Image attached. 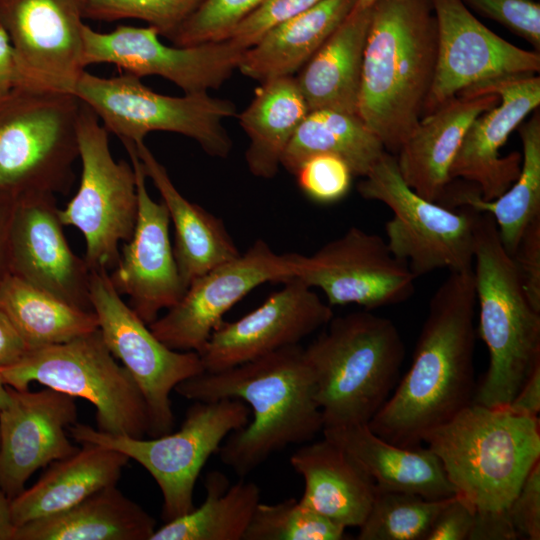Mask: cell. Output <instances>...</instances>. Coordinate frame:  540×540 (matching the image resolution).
I'll return each instance as SVG.
<instances>
[{"mask_svg": "<svg viewBox=\"0 0 540 540\" xmlns=\"http://www.w3.org/2000/svg\"><path fill=\"white\" fill-rule=\"evenodd\" d=\"M16 197L0 192V281L9 273L8 227Z\"/></svg>", "mask_w": 540, "mask_h": 540, "instance_id": "cell-51", "label": "cell"}, {"mask_svg": "<svg viewBox=\"0 0 540 540\" xmlns=\"http://www.w3.org/2000/svg\"><path fill=\"white\" fill-rule=\"evenodd\" d=\"M505 408L519 416L538 418L540 411V365L533 370Z\"/></svg>", "mask_w": 540, "mask_h": 540, "instance_id": "cell-49", "label": "cell"}, {"mask_svg": "<svg viewBox=\"0 0 540 540\" xmlns=\"http://www.w3.org/2000/svg\"><path fill=\"white\" fill-rule=\"evenodd\" d=\"M493 93L499 102L477 116L468 127L450 168L451 179L474 184L481 198L493 200L518 178L521 155L502 157L499 150L509 134L540 104V77L536 74L503 77L469 88L459 95Z\"/></svg>", "mask_w": 540, "mask_h": 540, "instance_id": "cell-22", "label": "cell"}, {"mask_svg": "<svg viewBox=\"0 0 540 540\" xmlns=\"http://www.w3.org/2000/svg\"><path fill=\"white\" fill-rule=\"evenodd\" d=\"M15 526L11 517L10 499L0 487V540H13Z\"/></svg>", "mask_w": 540, "mask_h": 540, "instance_id": "cell-52", "label": "cell"}, {"mask_svg": "<svg viewBox=\"0 0 540 540\" xmlns=\"http://www.w3.org/2000/svg\"><path fill=\"white\" fill-rule=\"evenodd\" d=\"M437 23L431 0L371 5L358 116L396 154L417 127L434 78Z\"/></svg>", "mask_w": 540, "mask_h": 540, "instance_id": "cell-3", "label": "cell"}, {"mask_svg": "<svg viewBox=\"0 0 540 540\" xmlns=\"http://www.w3.org/2000/svg\"><path fill=\"white\" fill-rule=\"evenodd\" d=\"M356 3L357 0H321L271 28L243 52L239 71L260 82L294 76L347 18Z\"/></svg>", "mask_w": 540, "mask_h": 540, "instance_id": "cell-31", "label": "cell"}, {"mask_svg": "<svg viewBox=\"0 0 540 540\" xmlns=\"http://www.w3.org/2000/svg\"><path fill=\"white\" fill-rule=\"evenodd\" d=\"M507 513L520 538L540 539V460L524 479Z\"/></svg>", "mask_w": 540, "mask_h": 540, "instance_id": "cell-44", "label": "cell"}, {"mask_svg": "<svg viewBox=\"0 0 540 540\" xmlns=\"http://www.w3.org/2000/svg\"><path fill=\"white\" fill-rule=\"evenodd\" d=\"M7 389L10 400L0 410V487L11 500L36 470L79 448L66 434L77 421L74 397L49 387Z\"/></svg>", "mask_w": 540, "mask_h": 540, "instance_id": "cell-23", "label": "cell"}, {"mask_svg": "<svg viewBox=\"0 0 540 540\" xmlns=\"http://www.w3.org/2000/svg\"><path fill=\"white\" fill-rule=\"evenodd\" d=\"M357 190L364 199L379 201L393 212L385 224L387 245L417 278L437 269L473 268L480 212L466 205L455 210L421 197L404 182L396 156L387 151Z\"/></svg>", "mask_w": 540, "mask_h": 540, "instance_id": "cell-11", "label": "cell"}, {"mask_svg": "<svg viewBox=\"0 0 540 540\" xmlns=\"http://www.w3.org/2000/svg\"><path fill=\"white\" fill-rule=\"evenodd\" d=\"M376 0H357L355 8H366L371 6Z\"/></svg>", "mask_w": 540, "mask_h": 540, "instance_id": "cell-54", "label": "cell"}, {"mask_svg": "<svg viewBox=\"0 0 540 540\" xmlns=\"http://www.w3.org/2000/svg\"><path fill=\"white\" fill-rule=\"evenodd\" d=\"M10 397L7 385L3 382L0 374V410L5 408L9 403Z\"/></svg>", "mask_w": 540, "mask_h": 540, "instance_id": "cell-53", "label": "cell"}, {"mask_svg": "<svg viewBox=\"0 0 540 540\" xmlns=\"http://www.w3.org/2000/svg\"><path fill=\"white\" fill-rule=\"evenodd\" d=\"M345 529L299 501L288 499L259 503L243 540H341Z\"/></svg>", "mask_w": 540, "mask_h": 540, "instance_id": "cell-38", "label": "cell"}, {"mask_svg": "<svg viewBox=\"0 0 540 540\" xmlns=\"http://www.w3.org/2000/svg\"><path fill=\"white\" fill-rule=\"evenodd\" d=\"M73 95L121 142L136 143L148 133L165 131L195 140L212 157L226 158L231 152L232 141L223 126L225 119L237 115L230 100L208 93L162 95L128 73L106 78L86 70Z\"/></svg>", "mask_w": 540, "mask_h": 540, "instance_id": "cell-10", "label": "cell"}, {"mask_svg": "<svg viewBox=\"0 0 540 540\" xmlns=\"http://www.w3.org/2000/svg\"><path fill=\"white\" fill-rule=\"evenodd\" d=\"M85 0H0L19 87L73 94L85 71Z\"/></svg>", "mask_w": 540, "mask_h": 540, "instance_id": "cell-16", "label": "cell"}, {"mask_svg": "<svg viewBox=\"0 0 540 540\" xmlns=\"http://www.w3.org/2000/svg\"><path fill=\"white\" fill-rule=\"evenodd\" d=\"M371 6L354 8L295 77L309 110L358 115Z\"/></svg>", "mask_w": 540, "mask_h": 540, "instance_id": "cell-29", "label": "cell"}, {"mask_svg": "<svg viewBox=\"0 0 540 540\" xmlns=\"http://www.w3.org/2000/svg\"><path fill=\"white\" fill-rule=\"evenodd\" d=\"M474 516L472 505L456 493L436 515L425 540H468Z\"/></svg>", "mask_w": 540, "mask_h": 540, "instance_id": "cell-46", "label": "cell"}, {"mask_svg": "<svg viewBox=\"0 0 540 540\" xmlns=\"http://www.w3.org/2000/svg\"><path fill=\"white\" fill-rule=\"evenodd\" d=\"M81 160L80 185L64 209L63 225L76 227L85 239V261L90 270H113L120 258V242L128 241L138 213L134 168L115 161L108 131L95 112L81 102L78 125Z\"/></svg>", "mask_w": 540, "mask_h": 540, "instance_id": "cell-12", "label": "cell"}, {"mask_svg": "<svg viewBox=\"0 0 540 540\" xmlns=\"http://www.w3.org/2000/svg\"><path fill=\"white\" fill-rule=\"evenodd\" d=\"M294 175L302 192L322 204L335 203L344 198L354 176L342 158L325 153L305 159Z\"/></svg>", "mask_w": 540, "mask_h": 540, "instance_id": "cell-41", "label": "cell"}, {"mask_svg": "<svg viewBox=\"0 0 540 540\" xmlns=\"http://www.w3.org/2000/svg\"><path fill=\"white\" fill-rule=\"evenodd\" d=\"M84 64H114L136 77L160 76L184 94L219 88L238 69L244 49L229 40L168 46L151 26L120 25L109 33L83 26Z\"/></svg>", "mask_w": 540, "mask_h": 540, "instance_id": "cell-17", "label": "cell"}, {"mask_svg": "<svg viewBox=\"0 0 540 540\" xmlns=\"http://www.w3.org/2000/svg\"><path fill=\"white\" fill-rule=\"evenodd\" d=\"M205 0H85L84 18L113 22L138 19L168 38Z\"/></svg>", "mask_w": 540, "mask_h": 540, "instance_id": "cell-39", "label": "cell"}, {"mask_svg": "<svg viewBox=\"0 0 540 540\" xmlns=\"http://www.w3.org/2000/svg\"><path fill=\"white\" fill-rule=\"evenodd\" d=\"M155 519L116 485L15 528L13 540H150Z\"/></svg>", "mask_w": 540, "mask_h": 540, "instance_id": "cell-30", "label": "cell"}, {"mask_svg": "<svg viewBox=\"0 0 540 540\" xmlns=\"http://www.w3.org/2000/svg\"><path fill=\"white\" fill-rule=\"evenodd\" d=\"M55 195L17 197L8 227L9 273L77 308L93 311L90 268L64 235Z\"/></svg>", "mask_w": 540, "mask_h": 540, "instance_id": "cell-19", "label": "cell"}, {"mask_svg": "<svg viewBox=\"0 0 540 540\" xmlns=\"http://www.w3.org/2000/svg\"><path fill=\"white\" fill-rule=\"evenodd\" d=\"M265 0H205L167 39L175 46L222 41Z\"/></svg>", "mask_w": 540, "mask_h": 540, "instance_id": "cell-40", "label": "cell"}, {"mask_svg": "<svg viewBox=\"0 0 540 540\" xmlns=\"http://www.w3.org/2000/svg\"><path fill=\"white\" fill-rule=\"evenodd\" d=\"M296 253H276L262 239L193 281L167 313L149 324L166 346L198 354L225 313L253 289L294 277Z\"/></svg>", "mask_w": 540, "mask_h": 540, "instance_id": "cell-15", "label": "cell"}, {"mask_svg": "<svg viewBox=\"0 0 540 540\" xmlns=\"http://www.w3.org/2000/svg\"><path fill=\"white\" fill-rule=\"evenodd\" d=\"M450 498V497H449ZM448 498L380 490L360 525L359 540H425L430 527Z\"/></svg>", "mask_w": 540, "mask_h": 540, "instance_id": "cell-37", "label": "cell"}, {"mask_svg": "<svg viewBox=\"0 0 540 540\" xmlns=\"http://www.w3.org/2000/svg\"><path fill=\"white\" fill-rule=\"evenodd\" d=\"M512 258L529 302L540 312V218L526 228Z\"/></svg>", "mask_w": 540, "mask_h": 540, "instance_id": "cell-45", "label": "cell"}, {"mask_svg": "<svg viewBox=\"0 0 540 540\" xmlns=\"http://www.w3.org/2000/svg\"><path fill=\"white\" fill-rule=\"evenodd\" d=\"M122 144L136 176L138 213L133 234L123 244L110 278L116 290L128 296V305L149 325L162 309H169L181 299L186 287L170 241L168 210L162 201L150 197L134 142Z\"/></svg>", "mask_w": 540, "mask_h": 540, "instance_id": "cell-21", "label": "cell"}, {"mask_svg": "<svg viewBox=\"0 0 540 540\" xmlns=\"http://www.w3.org/2000/svg\"><path fill=\"white\" fill-rule=\"evenodd\" d=\"M431 3L437 23V58L423 116L469 88L540 71L539 52L519 48L489 30L462 0Z\"/></svg>", "mask_w": 540, "mask_h": 540, "instance_id": "cell-18", "label": "cell"}, {"mask_svg": "<svg viewBox=\"0 0 540 540\" xmlns=\"http://www.w3.org/2000/svg\"><path fill=\"white\" fill-rule=\"evenodd\" d=\"M145 174L159 191L175 231L173 247L181 279L186 287L214 267L240 252L223 221L188 201L175 187L165 167L144 141L134 143Z\"/></svg>", "mask_w": 540, "mask_h": 540, "instance_id": "cell-27", "label": "cell"}, {"mask_svg": "<svg viewBox=\"0 0 540 540\" xmlns=\"http://www.w3.org/2000/svg\"><path fill=\"white\" fill-rule=\"evenodd\" d=\"M386 152L380 139L357 114L329 109L311 110L294 133L281 166L294 174L316 154L342 158L354 176L364 177Z\"/></svg>", "mask_w": 540, "mask_h": 540, "instance_id": "cell-34", "label": "cell"}, {"mask_svg": "<svg viewBox=\"0 0 540 540\" xmlns=\"http://www.w3.org/2000/svg\"><path fill=\"white\" fill-rule=\"evenodd\" d=\"M20 77L14 49L7 32L0 27V98L19 87Z\"/></svg>", "mask_w": 540, "mask_h": 540, "instance_id": "cell-50", "label": "cell"}, {"mask_svg": "<svg viewBox=\"0 0 540 540\" xmlns=\"http://www.w3.org/2000/svg\"><path fill=\"white\" fill-rule=\"evenodd\" d=\"M324 438L347 451L380 490L439 500L457 492L437 455L421 445L405 447L375 434L367 424L323 428Z\"/></svg>", "mask_w": 540, "mask_h": 540, "instance_id": "cell-26", "label": "cell"}, {"mask_svg": "<svg viewBox=\"0 0 540 540\" xmlns=\"http://www.w3.org/2000/svg\"><path fill=\"white\" fill-rule=\"evenodd\" d=\"M249 416V407L237 399L195 401L177 432L147 440L77 422L69 431L80 444L118 451L143 466L160 488L162 518L167 522L194 509V487L203 466L231 432L249 422Z\"/></svg>", "mask_w": 540, "mask_h": 540, "instance_id": "cell-9", "label": "cell"}, {"mask_svg": "<svg viewBox=\"0 0 540 540\" xmlns=\"http://www.w3.org/2000/svg\"><path fill=\"white\" fill-rule=\"evenodd\" d=\"M476 305L473 268L449 272L430 299L409 370L367 424L375 434L419 446L473 402Z\"/></svg>", "mask_w": 540, "mask_h": 540, "instance_id": "cell-1", "label": "cell"}, {"mask_svg": "<svg viewBox=\"0 0 540 540\" xmlns=\"http://www.w3.org/2000/svg\"><path fill=\"white\" fill-rule=\"evenodd\" d=\"M321 0H265L244 17L225 40L246 50L271 28L306 11Z\"/></svg>", "mask_w": 540, "mask_h": 540, "instance_id": "cell-43", "label": "cell"}, {"mask_svg": "<svg viewBox=\"0 0 540 540\" xmlns=\"http://www.w3.org/2000/svg\"><path fill=\"white\" fill-rule=\"evenodd\" d=\"M283 284L259 307L212 332L199 353L204 371H222L298 345L333 318L331 306L300 279Z\"/></svg>", "mask_w": 540, "mask_h": 540, "instance_id": "cell-20", "label": "cell"}, {"mask_svg": "<svg viewBox=\"0 0 540 540\" xmlns=\"http://www.w3.org/2000/svg\"><path fill=\"white\" fill-rule=\"evenodd\" d=\"M290 464L304 479L302 505L344 528L360 527L376 484L347 451L324 438L304 443L291 455Z\"/></svg>", "mask_w": 540, "mask_h": 540, "instance_id": "cell-25", "label": "cell"}, {"mask_svg": "<svg viewBox=\"0 0 540 540\" xmlns=\"http://www.w3.org/2000/svg\"><path fill=\"white\" fill-rule=\"evenodd\" d=\"M246 109L237 115L250 139L245 160L259 178L274 177L294 133L310 111L295 76L261 82Z\"/></svg>", "mask_w": 540, "mask_h": 540, "instance_id": "cell-32", "label": "cell"}, {"mask_svg": "<svg viewBox=\"0 0 540 540\" xmlns=\"http://www.w3.org/2000/svg\"><path fill=\"white\" fill-rule=\"evenodd\" d=\"M29 351L24 338L0 309V370L18 363Z\"/></svg>", "mask_w": 540, "mask_h": 540, "instance_id": "cell-48", "label": "cell"}, {"mask_svg": "<svg viewBox=\"0 0 540 540\" xmlns=\"http://www.w3.org/2000/svg\"><path fill=\"white\" fill-rule=\"evenodd\" d=\"M294 277L320 289L332 306L372 310L408 300L417 277L378 234L352 226L311 255L296 253Z\"/></svg>", "mask_w": 540, "mask_h": 540, "instance_id": "cell-14", "label": "cell"}, {"mask_svg": "<svg viewBox=\"0 0 540 540\" xmlns=\"http://www.w3.org/2000/svg\"><path fill=\"white\" fill-rule=\"evenodd\" d=\"M205 500L190 512L156 528L150 540H243L260 503V489L244 480L230 485L219 471L205 479Z\"/></svg>", "mask_w": 540, "mask_h": 540, "instance_id": "cell-36", "label": "cell"}, {"mask_svg": "<svg viewBox=\"0 0 540 540\" xmlns=\"http://www.w3.org/2000/svg\"><path fill=\"white\" fill-rule=\"evenodd\" d=\"M81 445L73 455L51 463L33 486L10 500L15 528L65 511L97 491L117 484L130 459L99 445Z\"/></svg>", "mask_w": 540, "mask_h": 540, "instance_id": "cell-28", "label": "cell"}, {"mask_svg": "<svg viewBox=\"0 0 540 540\" xmlns=\"http://www.w3.org/2000/svg\"><path fill=\"white\" fill-rule=\"evenodd\" d=\"M304 355L323 428L368 424L398 381L405 348L395 324L370 310L334 317Z\"/></svg>", "mask_w": 540, "mask_h": 540, "instance_id": "cell-4", "label": "cell"}, {"mask_svg": "<svg viewBox=\"0 0 540 540\" xmlns=\"http://www.w3.org/2000/svg\"><path fill=\"white\" fill-rule=\"evenodd\" d=\"M423 442L475 511H502L540 460L539 418L472 402Z\"/></svg>", "mask_w": 540, "mask_h": 540, "instance_id": "cell-5", "label": "cell"}, {"mask_svg": "<svg viewBox=\"0 0 540 540\" xmlns=\"http://www.w3.org/2000/svg\"><path fill=\"white\" fill-rule=\"evenodd\" d=\"M0 309L18 329L29 350L98 330L94 311L72 306L11 273L0 281Z\"/></svg>", "mask_w": 540, "mask_h": 540, "instance_id": "cell-35", "label": "cell"}, {"mask_svg": "<svg viewBox=\"0 0 540 540\" xmlns=\"http://www.w3.org/2000/svg\"><path fill=\"white\" fill-rule=\"evenodd\" d=\"M3 382L17 390L36 381L94 405L98 430L143 438L147 407L140 389L107 348L98 330L70 341L31 349L15 365L0 370Z\"/></svg>", "mask_w": 540, "mask_h": 540, "instance_id": "cell-8", "label": "cell"}, {"mask_svg": "<svg viewBox=\"0 0 540 540\" xmlns=\"http://www.w3.org/2000/svg\"><path fill=\"white\" fill-rule=\"evenodd\" d=\"M518 538L520 536L509 519L507 509L475 511L468 540H515Z\"/></svg>", "mask_w": 540, "mask_h": 540, "instance_id": "cell-47", "label": "cell"}, {"mask_svg": "<svg viewBox=\"0 0 540 540\" xmlns=\"http://www.w3.org/2000/svg\"><path fill=\"white\" fill-rule=\"evenodd\" d=\"M81 101L70 93L15 87L0 98V192L67 194L79 158Z\"/></svg>", "mask_w": 540, "mask_h": 540, "instance_id": "cell-7", "label": "cell"}, {"mask_svg": "<svg viewBox=\"0 0 540 540\" xmlns=\"http://www.w3.org/2000/svg\"><path fill=\"white\" fill-rule=\"evenodd\" d=\"M540 51V4L534 0H462Z\"/></svg>", "mask_w": 540, "mask_h": 540, "instance_id": "cell-42", "label": "cell"}, {"mask_svg": "<svg viewBox=\"0 0 540 540\" xmlns=\"http://www.w3.org/2000/svg\"><path fill=\"white\" fill-rule=\"evenodd\" d=\"M90 300L98 329L111 354L130 373L144 398L150 437L172 431L175 417L170 393L204 371L200 355L162 343L125 303L106 270H90Z\"/></svg>", "mask_w": 540, "mask_h": 540, "instance_id": "cell-13", "label": "cell"}, {"mask_svg": "<svg viewBox=\"0 0 540 540\" xmlns=\"http://www.w3.org/2000/svg\"><path fill=\"white\" fill-rule=\"evenodd\" d=\"M473 275L479 305L478 334L489 354L488 368L476 386L473 402L502 408L540 365V312L529 302L514 260L489 213L480 212L478 217Z\"/></svg>", "mask_w": 540, "mask_h": 540, "instance_id": "cell-6", "label": "cell"}, {"mask_svg": "<svg viewBox=\"0 0 540 540\" xmlns=\"http://www.w3.org/2000/svg\"><path fill=\"white\" fill-rule=\"evenodd\" d=\"M175 391L193 401L237 399L248 404L252 421L231 432L218 450L220 460L241 477L323 429L314 379L299 344L222 371H203Z\"/></svg>", "mask_w": 540, "mask_h": 540, "instance_id": "cell-2", "label": "cell"}, {"mask_svg": "<svg viewBox=\"0 0 540 540\" xmlns=\"http://www.w3.org/2000/svg\"><path fill=\"white\" fill-rule=\"evenodd\" d=\"M498 102L493 93L457 95L423 116L396 153L404 182L421 197L441 204L452 183L451 165L468 127Z\"/></svg>", "mask_w": 540, "mask_h": 540, "instance_id": "cell-24", "label": "cell"}, {"mask_svg": "<svg viewBox=\"0 0 540 540\" xmlns=\"http://www.w3.org/2000/svg\"><path fill=\"white\" fill-rule=\"evenodd\" d=\"M522 142L521 170L516 181L493 200L481 198L475 188L450 187L442 205L469 206L478 212L489 213L498 228L501 242L513 256L526 228L540 218V113L519 126Z\"/></svg>", "mask_w": 540, "mask_h": 540, "instance_id": "cell-33", "label": "cell"}]
</instances>
